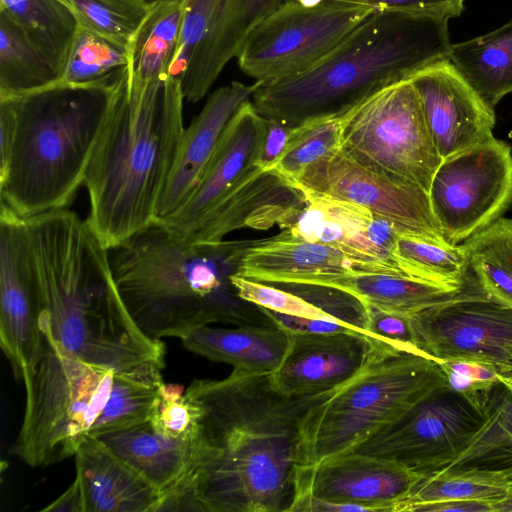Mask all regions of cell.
<instances>
[{
    "mask_svg": "<svg viewBox=\"0 0 512 512\" xmlns=\"http://www.w3.org/2000/svg\"><path fill=\"white\" fill-rule=\"evenodd\" d=\"M333 390L288 396L271 373L234 370L195 379L185 395L198 409L189 473L208 512H289L304 464L300 425Z\"/></svg>",
    "mask_w": 512,
    "mask_h": 512,
    "instance_id": "6da1fadb",
    "label": "cell"
},
{
    "mask_svg": "<svg viewBox=\"0 0 512 512\" xmlns=\"http://www.w3.org/2000/svg\"><path fill=\"white\" fill-rule=\"evenodd\" d=\"M25 221L40 329L88 362L127 370L165 365V346L135 324L118 293L110 250L68 208Z\"/></svg>",
    "mask_w": 512,
    "mask_h": 512,
    "instance_id": "7a4b0ae2",
    "label": "cell"
},
{
    "mask_svg": "<svg viewBox=\"0 0 512 512\" xmlns=\"http://www.w3.org/2000/svg\"><path fill=\"white\" fill-rule=\"evenodd\" d=\"M181 79L142 81L126 67L112 87L84 179L86 222L111 250L156 220L182 134Z\"/></svg>",
    "mask_w": 512,
    "mask_h": 512,
    "instance_id": "3957f363",
    "label": "cell"
},
{
    "mask_svg": "<svg viewBox=\"0 0 512 512\" xmlns=\"http://www.w3.org/2000/svg\"><path fill=\"white\" fill-rule=\"evenodd\" d=\"M240 245L195 241L154 222L111 249L116 288L138 328L161 340L212 323L275 325L231 282Z\"/></svg>",
    "mask_w": 512,
    "mask_h": 512,
    "instance_id": "277c9868",
    "label": "cell"
},
{
    "mask_svg": "<svg viewBox=\"0 0 512 512\" xmlns=\"http://www.w3.org/2000/svg\"><path fill=\"white\" fill-rule=\"evenodd\" d=\"M39 330V349L22 376L25 410L10 454L31 467H47L74 456L88 437L149 419L164 365L117 370L94 364Z\"/></svg>",
    "mask_w": 512,
    "mask_h": 512,
    "instance_id": "5b68a950",
    "label": "cell"
},
{
    "mask_svg": "<svg viewBox=\"0 0 512 512\" xmlns=\"http://www.w3.org/2000/svg\"><path fill=\"white\" fill-rule=\"evenodd\" d=\"M116 81H59L0 97L1 203L23 219L70 205L84 184Z\"/></svg>",
    "mask_w": 512,
    "mask_h": 512,
    "instance_id": "8992f818",
    "label": "cell"
},
{
    "mask_svg": "<svg viewBox=\"0 0 512 512\" xmlns=\"http://www.w3.org/2000/svg\"><path fill=\"white\" fill-rule=\"evenodd\" d=\"M448 20L375 11L312 68L261 84L252 103L266 120L290 127L341 117L385 88L449 60Z\"/></svg>",
    "mask_w": 512,
    "mask_h": 512,
    "instance_id": "52a82bcc",
    "label": "cell"
},
{
    "mask_svg": "<svg viewBox=\"0 0 512 512\" xmlns=\"http://www.w3.org/2000/svg\"><path fill=\"white\" fill-rule=\"evenodd\" d=\"M444 385L437 360L375 338L362 369L305 413L300 425L304 464L355 451Z\"/></svg>",
    "mask_w": 512,
    "mask_h": 512,
    "instance_id": "ba28073f",
    "label": "cell"
},
{
    "mask_svg": "<svg viewBox=\"0 0 512 512\" xmlns=\"http://www.w3.org/2000/svg\"><path fill=\"white\" fill-rule=\"evenodd\" d=\"M340 150L361 166L429 194L442 163L411 81L394 84L340 117Z\"/></svg>",
    "mask_w": 512,
    "mask_h": 512,
    "instance_id": "9c48e42d",
    "label": "cell"
},
{
    "mask_svg": "<svg viewBox=\"0 0 512 512\" xmlns=\"http://www.w3.org/2000/svg\"><path fill=\"white\" fill-rule=\"evenodd\" d=\"M376 10L368 5L288 0L251 32L237 58L254 82L268 84L299 75L336 49Z\"/></svg>",
    "mask_w": 512,
    "mask_h": 512,
    "instance_id": "30bf717a",
    "label": "cell"
},
{
    "mask_svg": "<svg viewBox=\"0 0 512 512\" xmlns=\"http://www.w3.org/2000/svg\"><path fill=\"white\" fill-rule=\"evenodd\" d=\"M415 347L437 361H472L512 371V308L471 271L451 298L409 316Z\"/></svg>",
    "mask_w": 512,
    "mask_h": 512,
    "instance_id": "8fae6325",
    "label": "cell"
},
{
    "mask_svg": "<svg viewBox=\"0 0 512 512\" xmlns=\"http://www.w3.org/2000/svg\"><path fill=\"white\" fill-rule=\"evenodd\" d=\"M442 236L464 242L512 207V148L492 138L444 159L429 190Z\"/></svg>",
    "mask_w": 512,
    "mask_h": 512,
    "instance_id": "7c38bea8",
    "label": "cell"
},
{
    "mask_svg": "<svg viewBox=\"0 0 512 512\" xmlns=\"http://www.w3.org/2000/svg\"><path fill=\"white\" fill-rule=\"evenodd\" d=\"M483 410L441 386L355 451L401 463L424 476L449 464L483 421Z\"/></svg>",
    "mask_w": 512,
    "mask_h": 512,
    "instance_id": "4fadbf2b",
    "label": "cell"
},
{
    "mask_svg": "<svg viewBox=\"0 0 512 512\" xmlns=\"http://www.w3.org/2000/svg\"><path fill=\"white\" fill-rule=\"evenodd\" d=\"M288 0H185L184 20L170 75L184 99L202 100L251 32Z\"/></svg>",
    "mask_w": 512,
    "mask_h": 512,
    "instance_id": "5bb4252c",
    "label": "cell"
},
{
    "mask_svg": "<svg viewBox=\"0 0 512 512\" xmlns=\"http://www.w3.org/2000/svg\"><path fill=\"white\" fill-rule=\"evenodd\" d=\"M295 184L306 197H326L365 207L404 233L443 237L427 192L361 166L340 148L309 166Z\"/></svg>",
    "mask_w": 512,
    "mask_h": 512,
    "instance_id": "9a60e30c",
    "label": "cell"
},
{
    "mask_svg": "<svg viewBox=\"0 0 512 512\" xmlns=\"http://www.w3.org/2000/svg\"><path fill=\"white\" fill-rule=\"evenodd\" d=\"M422 476L396 461L352 451L300 465L295 495L306 492L331 502L364 506L370 512H395Z\"/></svg>",
    "mask_w": 512,
    "mask_h": 512,
    "instance_id": "2e32d148",
    "label": "cell"
},
{
    "mask_svg": "<svg viewBox=\"0 0 512 512\" xmlns=\"http://www.w3.org/2000/svg\"><path fill=\"white\" fill-rule=\"evenodd\" d=\"M306 198V207L294 224L283 229L285 234L337 248L364 272L404 275L393 259L396 241L404 234L397 225L357 204Z\"/></svg>",
    "mask_w": 512,
    "mask_h": 512,
    "instance_id": "e0dca14e",
    "label": "cell"
},
{
    "mask_svg": "<svg viewBox=\"0 0 512 512\" xmlns=\"http://www.w3.org/2000/svg\"><path fill=\"white\" fill-rule=\"evenodd\" d=\"M38 321L25 221L1 203L0 345L16 380L22 379L39 349Z\"/></svg>",
    "mask_w": 512,
    "mask_h": 512,
    "instance_id": "ac0fdd59",
    "label": "cell"
},
{
    "mask_svg": "<svg viewBox=\"0 0 512 512\" xmlns=\"http://www.w3.org/2000/svg\"><path fill=\"white\" fill-rule=\"evenodd\" d=\"M427 128L442 160L494 136V109L489 107L449 60L433 64L410 79Z\"/></svg>",
    "mask_w": 512,
    "mask_h": 512,
    "instance_id": "d6986e66",
    "label": "cell"
},
{
    "mask_svg": "<svg viewBox=\"0 0 512 512\" xmlns=\"http://www.w3.org/2000/svg\"><path fill=\"white\" fill-rule=\"evenodd\" d=\"M307 204L304 192L276 170L258 165L245 173L206 214L189 239L218 243L236 230L286 229Z\"/></svg>",
    "mask_w": 512,
    "mask_h": 512,
    "instance_id": "ffe728a7",
    "label": "cell"
},
{
    "mask_svg": "<svg viewBox=\"0 0 512 512\" xmlns=\"http://www.w3.org/2000/svg\"><path fill=\"white\" fill-rule=\"evenodd\" d=\"M267 131V120L252 101L243 102L224 128L194 191L173 215L161 223L189 236L228 190L257 165Z\"/></svg>",
    "mask_w": 512,
    "mask_h": 512,
    "instance_id": "44dd1931",
    "label": "cell"
},
{
    "mask_svg": "<svg viewBox=\"0 0 512 512\" xmlns=\"http://www.w3.org/2000/svg\"><path fill=\"white\" fill-rule=\"evenodd\" d=\"M289 334L287 353L271 373L274 387L288 396L313 395L343 385L365 365L377 338L359 331Z\"/></svg>",
    "mask_w": 512,
    "mask_h": 512,
    "instance_id": "7402d4cb",
    "label": "cell"
},
{
    "mask_svg": "<svg viewBox=\"0 0 512 512\" xmlns=\"http://www.w3.org/2000/svg\"><path fill=\"white\" fill-rule=\"evenodd\" d=\"M260 85L233 81L209 95L200 113L184 129L155 222L167 219L188 200L228 121Z\"/></svg>",
    "mask_w": 512,
    "mask_h": 512,
    "instance_id": "603a6c76",
    "label": "cell"
},
{
    "mask_svg": "<svg viewBox=\"0 0 512 512\" xmlns=\"http://www.w3.org/2000/svg\"><path fill=\"white\" fill-rule=\"evenodd\" d=\"M349 272L364 270L337 248L291 237L282 231L272 238L241 242L235 273L269 284H304Z\"/></svg>",
    "mask_w": 512,
    "mask_h": 512,
    "instance_id": "cb8c5ba5",
    "label": "cell"
},
{
    "mask_svg": "<svg viewBox=\"0 0 512 512\" xmlns=\"http://www.w3.org/2000/svg\"><path fill=\"white\" fill-rule=\"evenodd\" d=\"M74 456L85 512H155L161 492L97 438H86Z\"/></svg>",
    "mask_w": 512,
    "mask_h": 512,
    "instance_id": "d4e9b609",
    "label": "cell"
},
{
    "mask_svg": "<svg viewBox=\"0 0 512 512\" xmlns=\"http://www.w3.org/2000/svg\"><path fill=\"white\" fill-rule=\"evenodd\" d=\"M181 341L187 350L212 361L230 364L234 370L273 373L287 353L290 334L275 325L237 328L206 325L190 331Z\"/></svg>",
    "mask_w": 512,
    "mask_h": 512,
    "instance_id": "484cf974",
    "label": "cell"
},
{
    "mask_svg": "<svg viewBox=\"0 0 512 512\" xmlns=\"http://www.w3.org/2000/svg\"><path fill=\"white\" fill-rule=\"evenodd\" d=\"M97 439L161 493L190 470L192 440L168 437L148 419Z\"/></svg>",
    "mask_w": 512,
    "mask_h": 512,
    "instance_id": "4316f807",
    "label": "cell"
},
{
    "mask_svg": "<svg viewBox=\"0 0 512 512\" xmlns=\"http://www.w3.org/2000/svg\"><path fill=\"white\" fill-rule=\"evenodd\" d=\"M482 410L483 421L465 447L430 476L490 475L512 469V391L499 382L487 394Z\"/></svg>",
    "mask_w": 512,
    "mask_h": 512,
    "instance_id": "83f0119b",
    "label": "cell"
},
{
    "mask_svg": "<svg viewBox=\"0 0 512 512\" xmlns=\"http://www.w3.org/2000/svg\"><path fill=\"white\" fill-rule=\"evenodd\" d=\"M304 284L338 288L356 296L364 304L405 316L443 302L461 289H451L404 275L366 272L319 277Z\"/></svg>",
    "mask_w": 512,
    "mask_h": 512,
    "instance_id": "f1b7e54d",
    "label": "cell"
},
{
    "mask_svg": "<svg viewBox=\"0 0 512 512\" xmlns=\"http://www.w3.org/2000/svg\"><path fill=\"white\" fill-rule=\"evenodd\" d=\"M449 61L491 108L512 92V20L451 45Z\"/></svg>",
    "mask_w": 512,
    "mask_h": 512,
    "instance_id": "f546056e",
    "label": "cell"
},
{
    "mask_svg": "<svg viewBox=\"0 0 512 512\" xmlns=\"http://www.w3.org/2000/svg\"><path fill=\"white\" fill-rule=\"evenodd\" d=\"M185 0H151L128 47L129 72L142 81L166 78L176 54Z\"/></svg>",
    "mask_w": 512,
    "mask_h": 512,
    "instance_id": "4dcf8cb0",
    "label": "cell"
},
{
    "mask_svg": "<svg viewBox=\"0 0 512 512\" xmlns=\"http://www.w3.org/2000/svg\"><path fill=\"white\" fill-rule=\"evenodd\" d=\"M393 259L405 276L451 289H460L470 272L464 244L444 237L401 234Z\"/></svg>",
    "mask_w": 512,
    "mask_h": 512,
    "instance_id": "1f68e13d",
    "label": "cell"
},
{
    "mask_svg": "<svg viewBox=\"0 0 512 512\" xmlns=\"http://www.w3.org/2000/svg\"><path fill=\"white\" fill-rule=\"evenodd\" d=\"M60 81V70L6 14L0 12V97Z\"/></svg>",
    "mask_w": 512,
    "mask_h": 512,
    "instance_id": "d6a6232c",
    "label": "cell"
},
{
    "mask_svg": "<svg viewBox=\"0 0 512 512\" xmlns=\"http://www.w3.org/2000/svg\"><path fill=\"white\" fill-rule=\"evenodd\" d=\"M0 12L10 17L28 38L59 68L78 28L61 0H0Z\"/></svg>",
    "mask_w": 512,
    "mask_h": 512,
    "instance_id": "836d02e7",
    "label": "cell"
},
{
    "mask_svg": "<svg viewBox=\"0 0 512 512\" xmlns=\"http://www.w3.org/2000/svg\"><path fill=\"white\" fill-rule=\"evenodd\" d=\"M463 244L481 288L512 308V219L501 217Z\"/></svg>",
    "mask_w": 512,
    "mask_h": 512,
    "instance_id": "e575fe53",
    "label": "cell"
},
{
    "mask_svg": "<svg viewBox=\"0 0 512 512\" xmlns=\"http://www.w3.org/2000/svg\"><path fill=\"white\" fill-rule=\"evenodd\" d=\"M127 49L78 25L62 63L60 82L111 83L128 65Z\"/></svg>",
    "mask_w": 512,
    "mask_h": 512,
    "instance_id": "d590c367",
    "label": "cell"
},
{
    "mask_svg": "<svg viewBox=\"0 0 512 512\" xmlns=\"http://www.w3.org/2000/svg\"><path fill=\"white\" fill-rule=\"evenodd\" d=\"M79 26L127 49L145 18L148 0H64Z\"/></svg>",
    "mask_w": 512,
    "mask_h": 512,
    "instance_id": "8d00e7d4",
    "label": "cell"
},
{
    "mask_svg": "<svg viewBox=\"0 0 512 512\" xmlns=\"http://www.w3.org/2000/svg\"><path fill=\"white\" fill-rule=\"evenodd\" d=\"M340 143V117L293 127L287 145L272 169L295 183L309 166L336 152Z\"/></svg>",
    "mask_w": 512,
    "mask_h": 512,
    "instance_id": "74e56055",
    "label": "cell"
},
{
    "mask_svg": "<svg viewBox=\"0 0 512 512\" xmlns=\"http://www.w3.org/2000/svg\"><path fill=\"white\" fill-rule=\"evenodd\" d=\"M508 494L509 491L505 487L480 479L423 475L397 505L395 512H414L415 508L421 505L454 500L478 499L495 503Z\"/></svg>",
    "mask_w": 512,
    "mask_h": 512,
    "instance_id": "f35d334b",
    "label": "cell"
},
{
    "mask_svg": "<svg viewBox=\"0 0 512 512\" xmlns=\"http://www.w3.org/2000/svg\"><path fill=\"white\" fill-rule=\"evenodd\" d=\"M273 285L304 298L331 318L370 336L366 306L356 296L341 289L323 285L295 283Z\"/></svg>",
    "mask_w": 512,
    "mask_h": 512,
    "instance_id": "ab89813d",
    "label": "cell"
},
{
    "mask_svg": "<svg viewBox=\"0 0 512 512\" xmlns=\"http://www.w3.org/2000/svg\"><path fill=\"white\" fill-rule=\"evenodd\" d=\"M148 420L168 437L193 440L198 409L185 395L183 385L164 382Z\"/></svg>",
    "mask_w": 512,
    "mask_h": 512,
    "instance_id": "60d3db41",
    "label": "cell"
},
{
    "mask_svg": "<svg viewBox=\"0 0 512 512\" xmlns=\"http://www.w3.org/2000/svg\"><path fill=\"white\" fill-rule=\"evenodd\" d=\"M231 282L240 298L259 307L298 317L335 320L304 298L273 284L254 281L236 273L231 275Z\"/></svg>",
    "mask_w": 512,
    "mask_h": 512,
    "instance_id": "b9f144b4",
    "label": "cell"
},
{
    "mask_svg": "<svg viewBox=\"0 0 512 512\" xmlns=\"http://www.w3.org/2000/svg\"><path fill=\"white\" fill-rule=\"evenodd\" d=\"M447 385L464 395L481 409L489 391L500 382L491 365L472 361H438Z\"/></svg>",
    "mask_w": 512,
    "mask_h": 512,
    "instance_id": "7bdbcfd3",
    "label": "cell"
},
{
    "mask_svg": "<svg viewBox=\"0 0 512 512\" xmlns=\"http://www.w3.org/2000/svg\"><path fill=\"white\" fill-rule=\"evenodd\" d=\"M365 306L368 315V333L371 337L380 338L406 349L418 350L414 345L409 316L388 312L369 304Z\"/></svg>",
    "mask_w": 512,
    "mask_h": 512,
    "instance_id": "ee69618b",
    "label": "cell"
},
{
    "mask_svg": "<svg viewBox=\"0 0 512 512\" xmlns=\"http://www.w3.org/2000/svg\"><path fill=\"white\" fill-rule=\"evenodd\" d=\"M368 5L376 11H393L410 14H423L457 17L464 9L465 0H340Z\"/></svg>",
    "mask_w": 512,
    "mask_h": 512,
    "instance_id": "f6af8a7d",
    "label": "cell"
},
{
    "mask_svg": "<svg viewBox=\"0 0 512 512\" xmlns=\"http://www.w3.org/2000/svg\"><path fill=\"white\" fill-rule=\"evenodd\" d=\"M262 309L276 326L282 328L288 333H331L356 331L336 320L298 317L271 311L265 308Z\"/></svg>",
    "mask_w": 512,
    "mask_h": 512,
    "instance_id": "bcb514c9",
    "label": "cell"
},
{
    "mask_svg": "<svg viewBox=\"0 0 512 512\" xmlns=\"http://www.w3.org/2000/svg\"><path fill=\"white\" fill-rule=\"evenodd\" d=\"M293 127L267 120L266 136L257 159V165L270 170L280 159Z\"/></svg>",
    "mask_w": 512,
    "mask_h": 512,
    "instance_id": "7dc6e473",
    "label": "cell"
},
{
    "mask_svg": "<svg viewBox=\"0 0 512 512\" xmlns=\"http://www.w3.org/2000/svg\"><path fill=\"white\" fill-rule=\"evenodd\" d=\"M343 512V511H364L369 509L353 504H343L317 498L309 493H297L289 512ZM370 512V511H369Z\"/></svg>",
    "mask_w": 512,
    "mask_h": 512,
    "instance_id": "c3c4849f",
    "label": "cell"
},
{
    "mask_svg": "<svg viewBox=\"0 0 512 512\" xmlns=\"http://www.w3.org/2000/svg\"><path fill=\"white\" fill-rule=\"evenodd\" d=\"M493 512V503L486 500L469 499L431 503L418 506L414 512Z\"/></svg>",
    "mask_w": 512,
    "mask_h": 512,
    "instance_id": "681fc988",
    "label": "cell"
},
{
    "mask_svg": "<svg viewBox=\"0 0 512 512\" xmlns=\"http://www.w3.org/2000/svg\"><path fill=\"white\" fill-rule=\"evenodd\" d=\"M42 511L48 512H85V503L81 487L75 479L67 490Z\"/></svg>",
    "mask_w": 512,
    "mask_h": 512,
    "instance_id": "f907efd6",
    "label": "cell"
},
{
    "mask_svg": "<svg viewBox=\"0 0 512 512\" xmlns=\"http://www.w3.org/2000/svg\"><path fill=\"white\" fill-rule=\"evenodd\" d=\"M489 478L493 483L505 487L510 493H512V469L501 473L491 474Z\"/></svg>",
    "mask_w": 512,
    "mask_h": 512,
    "instance_id": "816d5d0a",
    "label": "cell"
},
{
    "mask_svg": "<svg viewBox=\"0 0 512 512\" xmlns=\"http://www.w3.org/2000/svg\"><path fill=\"white\" fill-rule=\"evenodd\" d=\"M493 512H512V493L493 503Z\"/></svg>",
    "mask_w": 512,
    "mask_h": 512,
    "instance_id": "f5cc1de1",
    "label": "cell"
},
{
    "mask_svg": "<svg viewBox=\"0 0 512 512\" xmlns=\"http://www.w3.org/2000/svg\"><path fill=\"white\" fill-rule=\"evenodd\" d=\"M500 382L512 391V371L505 374H498Z\"/></svg>",
    "mask_w": 512,
    "mask_h": 512,
    "instance_id": "db71d44e",
    "label": "cell"
},
{
    "mask_svg": "<svg viewBox=\"0 0 512 512\" xmlns=\"http://www.w3.org/2000/svg\"><path fill=\"white\" fill-rule=\"evenodd\" d=\"M61 1H64V0H61Z\"/></svg>",
    "mask_w": 512,
    "mask_h": 512,
    "instance_id": "11a10c76",
    "label": "cell"
}]
</instances>
